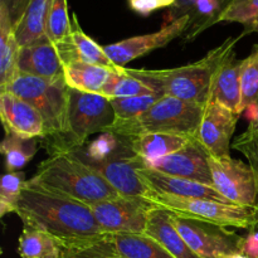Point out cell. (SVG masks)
I'll return each instance as SVG.
<instances>
[{
	"label": "cell",
	"instance_id": "1",
	"mask_svg": "<svg viewBox=\"0 0 258 258\" xmlns=\"http://www.w3.org/2000/svg\"><path fill=\"white\" fill-rule=\"evenodd\" d=\"M23 224L49 234L63 249H82L110 237L85 203L25 184L15 212Z\"/></svg>",
	"mask_w": 258,
	"mask_h": 258
},
{
	"label": "cell",
	"instance_id": "2",
	"mask_svg": "<svg viewBox=\"0 0 258 258\" xmlns=\"http://www.w3.org/2000/svg\"><path fill=\"white\" fill-rule=\"evenodd\" d=\"M27 185L85 203L87 206L120 197L102 176L68 153L55 154L38 165Z\"/></svg>",
	"mask_w": 258,
	"mask_h": 258
},
{
	"label": "cell",
	"instance_id": "3",
	"mask_svg": "<svg viewBox=\"0 0 258 258\" xmlns=\"http://www.w3.org/2000/svg\"><path fill=\"white\" fill-rule=\"evenodd\" d=\"M115 120V111L107 97L68 87L64 131L55 138L43 140V144L49 155L68 153L85 145L93 134L107 133Z\"/></svg>",
	"mask_w": 258,
	"mask_h": 258
},
{
	"label": "cell",
	"instance_id": "4",
	"mask_svg": "<svg viewBox=\"0 0 258 258\" xmlns=\"http://www.w3.org/2000/svg\"><path fill=\"white\" fill-rule=\"evenodd\" d=\"M202 103L161 96L148 111L127 121H115L107 133L121 138H138L144 134H173L194 138L203 116Z\"/></svg>",
	"mask_w": 258,
	"mask_h": 258
},
{
	"label": "cell",
	"instance_id": "5",
	"mask_svg": "<svg viewBox=\"0 0 258 258\" xmlns=\"http://www.w3.org/2000/svg\"><path fill=\"white\" fill-rule=\"evenodd\" d=\"M144 199L179 218L247 231L258 226V207L236 206L213 199L180 198L153 190Z\"/></svg>",
	"mask_w": 258,
	"mask_h": 258
},
{
	"label": "cell",
	"instance_id": "6",
	"mask_svg": "<svg viewBox=\"0 0 258 258\" xmlns=\"http://www.w3.org/2000/svg\"><path fill=\"white\" fill-rule=\"evenodd\" d=\"M126 71L160 96H173L202 105L209 101L212 64L208 54L181 67L168 70L126 68Z\"/></svg>",
	"mask_w": 258,
	"mask_h": 258
},
{
	"label": "cell",
	"instance_id": "7",
	"mask_svg": "<svg viewBox=\"0 0 258 258\" xmlns=\"http://www.w3.org/2000/svg\"><path fill=\"white\" fill-rule=\"evenodd\" d=\"M0 91H9L27 101L42 115L48 140L64 131L68 106V86L64 78L48 81L19 73L9 85Z\"/></svg>",
	"mask_w": 258,
	"mask_h": 258
},
{
	"label": "cell",
	"instance_id": "8",
	"mask_svg": "<svg viewBox=\"0 0 258 258\" xmlns=\"http://www.w3.org/2000/svg\"><path fill=\"white\" fill-rule=\"evenodd\" d=\"M68 154L102 176L121 196L145 198L151 193L138 173L141 159L134 154L126 138L120 136V143L115 150L102 158L88 155L83 146L73 149Z\"/></svg>",
	"mask_w": 258,
	"mask_h": 258
},
{
	"label": "cell",
	"instance_id": "9",
	"mask_svg": "<svg viewBox=\"0 0 258 258\" xmlns=\"http://www.w3.org/2000/svg\"><path fill=\"white\" fill-rule=\"evenodd\" d=\"M213 185L229 203L258 207V178L249 164L231 155H208Z\"/></svg>",
	"mask_w": 258,
	"mask_h": 258
},
{
	"label": "cell",
	"instance_id": "10",
	"mask_svg": "<svg viewBox=\"0 0 258 258\" xmlns=\"http://www.w3.org/2000/svg\"><path fill=\"white\" fill-rule=\"evenodd\" d=\"M228 38L208 53L212 64L209 101H217L233 112L242 115L241 108V60H237L234 47L239 38Z\"/></svg>",
	"mask_w": 258,
	"mask_h": 258
},
{
	"label": "cell",
	"instance_id": "11",
	"mask_svg": "<svg viewBox=\"0 0 258 258\" xmlns=\"http://www.w3.org/2000/svg\"><path fill=\"white\" fill-rule=\"evenodd\" d=\"M107 234L145 233L153 204L144 198L120 196L88 206Z\"/></svg>",
	"mask_w": 258,
	"mask_h": 258
},
{
	"label": "cell",
	"instance_id": "12",
	"mask_svg": "<svg viewBox=\"0 0 258 258\" xmlns=\"http://www.w3.org/2000/svg\"><path fill=\"white\" fill-rule=\"evenodd\" d=\"M171 223L199 258H221L239 252L242 237L224 227L179 218L173 214Z\"/></svg>",
	"mask_w": 258,
	"mask_h": 258
},
{
	"label": "cell",
	"instance_id": "13",
	"mask_svg": "<svg viewBox=\"0 0 258 258\" xmlns=\"http://www.w3.org/2000/svg\"><path fill=\"white\" fill-rule=\"evenodd\" d=\"M239 116L217 101H208L194 139L208 155H231V141Z\"/></svg>",
	"mask_w": 258,
	"mask_h": 258
},
{
	"label": "cell",
	"instance_id": "14",
	"mask_svg": "<svg viewBox=\"0 0 258 258\" xmlns=\"http://www.w3.org/2000/svg\"><path fill=\"white\" fill-rule=\"evenodd\" d=\"M189 23V15L179 18L168 25H163L158 32L149 34L136 35L126 38L120 42L105 45V52L111 60L118 67H123L131 60L145 55L158 48L165 47L175 38L181 37L185 33Z\"/></svg>",
	"mask_w": 258,
	"mask_h": 258
},
{
	"label": "cell",
	"instance_id": "15",
	"mask_svg": "<svg viewBox=\"0 0 258 258\" xmlns=\"http://www.w3.org/2000/svg\"><path fill=\"white\" fill-rule=\"evenodd\" d=\"M143 163L148 168L168 175L191 179L203 184L213 185L208 164V154L199 145L196 139H193L185 148L176 153L164 156L158 160L148 161V163L143 161Z\"/></svg>",
	"mask_w": 258,
	"mask_h": 258
},
{
	"label": "cell",
	"instance_id": "16",
	"mask_svg": "<svg viewBox=\"0 0 258 258\" xmlns=\"http://www.w3.org/2000/svg\"><path fill=\"white\" fill-rule=\"evenodd\" d=\"M0 118L5 134H14L23 139L45 138L42 115L30 103L9 91H0Z\"/></svg>",
	"mask_w": 258,
	"mask_h": 258
},
{
	"label": "cell",
	"instance_id": "17",
	"mask_svg": "<svg viewBox=\"0 0 258 258\" xmlns=\"http://www.w3.org/2000/svg\"><path fill=\"white\" fill-rule=\"evenodd\" d=\"M138 173L141 180L149 186L150 190L155 193L168 194V196L180 197V198L213 199V201L229 203L213 185L153 170L144 165L143 160L139 165Z\"/></svg>",
	"mask_w": 258,
	"mask_h": 258
},
{
	"label": "cell",
	"instance_id": "18",
	"mask_svg": "<svg viewBox=\"0 0 258 258\" xmlns=\"http://www.w3.org/2000/svg\"><path fill=\"white\" fill-rule=\"evenodd\" d=\"M71 22H72V29L70 37L55 44L63 64L71 60H82L90 64L108 68L111 71L122 70L123 67H118L108 58L105 48L97 44L92 38L83 32L78 23L77 15L72 14Z\"/></svg>",
	"mask_w": 258,
	"mask_h": 258
},
{
	"label": "cell",
	"instance_id": "19",
	"mask_svg": "<svg viewBox=\"0 0 258 258\" xmlns=\"http://www.w3.org/2000/svg\"><path fill=\"white\" fill-rule=\"evenodd\" d=\"M18 70L23 75L48 81L64 78L59 53L54 43L49 39L23 47L18 60Z\"/></svg>",
	"mask_w": 258,
	"mask_h": 258
},
{
	"label": "cell",
	"instance_id": "20",
	"mask_svg": "<svg viewBox=\"0 0 258 258\" xmlns=\"http://www.w3.org/2000/svg\"><path fill=\"white\" fill-rule=\"evenodd\" d=\"M145 234L158 241L174 258H199L171 223V214L154 206L149 213Z\"/></svg>",
	"mask_w": 258,
	"mask_h": 258
},
{
	"label": "cell",
	"instance_id": "21",
	"mask_svg": "<svg viewBox=\"0 0 258 258\" xmlns=\"http://www.w3.org/2000/svg\"><path fill=\"white\" fill-rule=\"evenodd\" d=\"M22 47L7 7L0 4V90L7 87L18 75V60Z\"/></svg>",
	"mask_w": 258,
	"mask_h": 258
},
{
	"label": "cell",
	"instance_id": "22",
	"mask_svg": "<svg viewBox=\"0 0 258 258\" xmlns=\"http://www.w3.org/2000/svg\"><path fill=\"white\" fill-rule=\"evenodd\" d=\"M193 139L173 134H144L138 138L127 139V141L134 154L148 163L181 150Z\"/></svg>",
	"mask_w": 258,
	"mask_h": 258
},
{
	"label": "cell",
	"instance_id": "23",
	"mask_svg": "<svg viewBox=\"0 0 258 258\" xmlns=\"http://www.w3.org/2000/svg\"><path fill=\"white\" fill-rule=\"evenodd\" d=\"M50 0H30L27 9L15 24V37L20 47L47 40V17Z\"/></svg>",
	"mask_w": 258,
	"mask_h": 258
},
{
	"label": "cell",
	"instance_id": "24",
	"mask_svg": "<svg viewBox=\"0 0 258 258\" xmlns=\"http://www.w3.org/2000/svg\"><path fill=\"white\" fill-rule=\"evenodd\" d=\"M112 72L116 71L90 64L82 60H71L63 64V77L66 85L73 90L87 93L100 95Z\"/></svg>",
	"mask_w": 258,
	"mask_h": 258
},
{
	"label": "cell",
	"instance_id": "25",
	"mask_svg": "<svg viewBox=\"0 0 258 258\" xmlns=\"http://www.w3.org/2000/svg\"><path fill=\"white\" fill-rule=\"evenodd\" d=\"M112 257L116 258H174L154 238L145 233L110 234Z\"/></svg>",
	"mask_w": 258,
	"mask_h": 258
},
{
	"label": "cell",
	"instance_id": "26",
	"mask_svg": "<svg viewBox=\"0 0 258 258\" xmlns=\"http://www.w3.org/2000/svg\"><path fill=\"white\" fill-rule=\"evenodd\" d=\"M62 249L48 233L23 224L22 234L18 239V254L20 258H58Z\"/></svg>",
	"mask_w": 258,
	"mask_h": 258
},
{
	"label": "cell",
	"instance_id": "27",
	"mask_svg": "<svg viewBox=\"0 0 258 258\" xmlns=\"http://www.w3.org/2000/svg\"><path fill=\"white\" fill-rule=\"evenodd\" d=\"M38 144L35 139H23L14 134H5L0 150L5 158L8 173L20 171L35 155Z\"/></svg>",
	"mask_w": 258,
	"mask_h": 258
},
{
	"label": "cell",
	"instance_id": "28",
	"mask_svg": "<svg viewBox=\"0 0 258 258\" xmlns=\"http://www.w3.org/2000/svg\"><path fill=\"white\" fill-rule=\"evenodd\" d=\"M100 95L105 96L108 100L113 98L134 97L141 95H158L148 85L139 81L134 76L128 75L126 68L111 73L107 83L103 86Z\"/></svg>",
	"mask_w": 258,
	"mask_h": 258
},
{
	"label": "cell",
	"instance_id": "29",
	"mask_svg": "<svg viewBox=\"0 0 258 258\" xmlns=\"http://www.w3.org/2000/svg\"><path fill=\"white\" fill-rule=\"evenodd\" d=\"M219 22L241 23L244 25V34L258 33V0H232Z\"/></svg>",
	"mask_w": 258,
	"mask_h": 258
},
{
	"label": "cell",
	"instance_id": "30",
	"mask_svg": "<svg viewBox=\"0 0 258 258\" xmlns=\"http://www.w3.org/2000/svg\"><path fill=\"white\" fill-rule=\"evenodd\" d=\"M72 22L68 15L67 0H50L47 17V38L52 43L62 42L70 37Z\"/></svg>",
	"mask_w": 258,
	"mask_h": 258
},
{
	"label": "cell",
	"instance_id": "31",
	"mask_svg": "<svg viewBox=\"0 0 258 258\" xmlns=\"http://www.w3.org/2000/svg\"><path fill=\"white\" fill-rule=\"evenodd\" d=\"M241 108L258 101V45L247 58L241 60Z\"/></svg>",
	"mask_w": 258,
	"mask_h": 258
},
{
	"label": "cell",
	"instance_id": "32",
	"mask_svg": "<svg viewBox=\"0 0 258 258\" xmlns=\"http://www.w3.org/2000/svg\"><path fill=\"white\" fill-rule=\"evenodd\" d=\"M25 184L27 179L23 171H14L3 175L0 184V217L17 212L18 202Z\"/></svg>",
	"mask_w": 258,
	"mask_h": 258
},
{
	"label": "cell",
	"instance_id": "33",
	"mask_svg": "<svg viewBox=\"0 0 258 258\" xmlns=\"http://www.w3.org/2000/svg\"><path fill=\"white\" fill-rule=\"evenodd\" d=\"M160 97V95H141L110 100L115 111V121H127L138 117L148 111Z\"/></svg>",
	"mask_w": 258,
	"mask_h": 258
},
{
	"label": "cell",
	"instance_id": "34",
	"mask_svg": "<svg viewBox=\"0 0 258 258\" xmlns=\"http://www.w3.org/2000/svg\"><path fill=\"white\" fill-rule=\"evenodd\" d=\"M232 148L237 149L246 156L249 166L253 169L258 178V130L247 128L246 133L242 134L232 144Z\"/></svg>",
	"mask_w": 258,
	"mask_h": 258
},
{
	"label": "cell",
	"instance_id": "35",
	"mask_svg": "<svg viewBox=\"0 0 258 258\" xmlns=\"http://www.w3.org/2000/svg\"><path fill=\"white\" fill-rule=\"evenodd\" d=\"M113 256L110 237L102 243L82 249H62L58 258H108Z\"/></svg>",
	"mask_w": 258,
	"mask_h": 258
},
{
	"label": "cell",
	"instance_id": "36",
	"mask_svg": "<svg viewBox=\"0 0 258 258\" xmlns=\"http://www.w3.org/2000/svg\"><path fill=\"white\" fill-rule=\"evenodd\" d=\"M176 0H127L128 8L134 13L143 17H148L151 13L159 9H165L174 7Z\"/></svg>",
	"mask_w": 258,
	"mask_h": 258
},
{
	"label": "cell",
	"instance_id": "37",
	"mask_svg": "<svg viewBox=\"0 0 258 258\" xmlns=\"http://www.w3.org/2000/svg\"><path fill=\"white\" fill-rule=\"evenodd\" d=\"M239 253L246 254L251 258H258V226L249 229L248 233L242 237Z\"/></svg>",
	"mask_w": 258,
	"mask_h": 258
},
{
	"label": "cell",
	"instance_id": "38",
	"mask_svg": "<svg viewBox=\"0 0 258 258\" xmlns=\"http://www.w3.org/2000/svg\"><path fill=\"white\" fill-rule=\"evenodd\" d=\"M194 2H196V0H176L174 7H171L170 9L168 10V13L165 14V18H164V25L170 24L174 20L179 19V18L184 17V15H188L191 7H193Z\"/></svg>",
	"mask_w": 258,
	"mask_h": 258
},
{
	"label": "cell",
	"instance_id": "39",
	"mask_svg": "<svg viewBox=\"0 0 258 258\" xmlns=\"http://www.w3.org/2000/svg\"><path fill=\"white\" fill-rule=\"evenodd\" d=\"M29 2L30 0H0V4L5 5L7 9L9 10L10 18H12L14 27L19 22L20 17L23 15L24 10L27 9Z\"/></svg>",
	"mask_w": 258,
	"mask_h": 258
},
{
	"label": "cell",
	"instance_id": "40",
	"mask_svg": "<svg viewBox=\"0 0 258 258\" xmlns=\"http://www.w3.org/2000/svg\"><path fill=\"white\" fill-rule=\"evenodd\" d=\"M242 113L244 115L246 120L248 121V127L258 130V101L247 106Z\"/></svg>",
	"mask_w": 258,
	"mask_h": 258
},
{
	"label": "cell",
	"instance_id": "41",
	"mask_svg": "<svg viewBox=\"0 0 258 258\" xmlns=\"http://www.w3.org/2000/svg\"><path fill=\"white\" fill-rule=\"evenodd\" d=\"M221 258H251V257H248V256H246V254H242V253H239V252H237V253L226 254V256H222Z\"/></svg>",
	"mask_w": 258,
	"mask_h": 258
},
{
	"label": "cell",
	"instance_id": "42",
	"mask_svg": "<svg viewBox=\"0 0 258 258\" xmlns=\"http://www.w3.org/2000/svg\"><path fill=\"white\" fill-rule=\"evenodd\" d=\"M108 258H116V257H112V256H111V257H108Z\"/></svg>",
	"mask_w": 258,
	"mask_h": 258
}]
</instances>
